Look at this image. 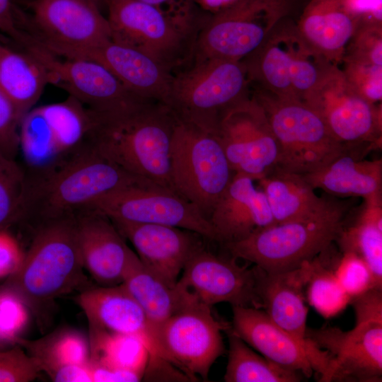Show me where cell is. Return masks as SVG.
<instances>
[{
  "mask_svg": "<svg viewBox=\"0 0 382 382\" xmlns=\"http://www.w3.org/2000/svg\"><path fill=\"white\" fill-rule=\"evenodd\" d=\"M250 84L243 61L194 62L174 74L165 105L179 120L216 133L221 114L250 95Z\"/></svg>",
  "mask_w": 382,
  "mask_h": 382,
  "instance_id": "8992f818",
  "label": "cell"
},
{
  "mask_svg": "<svg viewBox=\"0 0 382 382\" xmlns=\"http://www.w3.org/2000/svg\"><path fill=\"white\" fill-rule=\"evenodd\" d=\"M250 177L235 173L209 216L216 241L225 245L276 224L262 190Z\"/></svg>",
  "mask_w": 382,
  "mask_h": 382,
  "instance_id": "603a6c76",
  "label": "cell"
},
{
  "mask_svg": "<svg viewBox=\"0 0 382 382\" xmlns=\"http://www.w3.org/2000/svg\"><path fill=\"white\" fill-rule=\"evenodd\" d=\"M202 10L211 14L221 12L238 3L241 0H192Z\"/></svg>",
  "mask_w": 382,
  "mask_h": 382,
  "instance_id": "816d5d0a",
  "label": "cell"
},
{
  "mask_svg": "<svg viewBox=\"0 0 382 382\" xmlns=\"http://www.w3.org/2000/svg\"><path fill=\"white\" fill-rule=\"evenodd\" d=\"M323 120L333 137L348 149L381 146V105L361 96L339 66L332 65L302 100Z\"/></svg>",
  "mask_w": 382,
  "mask_h": 382,
  "instance_id": "8fae6325",
  "label": "cell"
},
{
  "mask_svg": "<svg viewBox=\"0 0 382 382\" xmlns=\"http://www.w3.org/2000/svg\"><path fill=\"white\" fill-rule=\"evenodd\" d=\"M0 30L24 45L27 43L28 35H23L15 25L12 0H0Z\"/></svg>",
  "mask_w": 382,
  "mask_h": 382,
  "instance_id": "f907efd6",
  "label": "cell"
},
{
  "mask_svg": "<svg viewBox=\"0 0 382 382\" xmlns=\"http://www.w3.org/2000/svg\"><path fill=\"white\" fill-rule=\"evenodd\" d=\"M232 257H218L201 243L187 260L177 284L208 307L222 302L232 306L262 308L258 267L239 265Z\"/></svg>",
  "mask_w": 382,
  "mask_h": 382,
  "instance_id": "5bb4252c",
  "label": "cell"
},
{
  "mask_svg": "<svg viewBox=\"0 0 382 382\" xmlns=\"http://www.w3.org/2000/svg\"><path fill=\"white\" fill-rule=\"evenodd\" d=\"M228 328L211 308L193 300L153 330L156 357L179 369L190 380H207L224 348L222 330Z\"/></svg>",
  "mask_w": 382,
  "mask_h": 382,
  "instance_id": "30bf717a",
  "label": "cell"
},
{
  "mask_svg": "<svg viewBox=\"0 0 382 382\" xmlns=\"http://www.w3.org/2000/svg\"><path fill=\"white\" fill-rule=\"evenodd\" d=\"M296 18L280 21L262 45L243 59L251 83L277 96L295 98L291 77L306 42Z\"/></svg>",
  "mask_w": 382,
  "mask_h": 382,
  "instance_id": "7402d4cb",
  "label": "cell"
},
{
  "mask_svg": "<svg viewBox=\"0 0 382 382\" xmlns=\"http://www.w3.org/2000/svg\"><path fill=\"white\" fill-rule=\"evenodd\" d=\"M78 243L83 268L102 286L122 283L136 254L105 215L86 210L76 217Z\"/></svg>",
  "mask_w": 382,
  "mask_h": 382,
  "instance_id": "ffe728a7",
  "label": "cell"
},
{
  "mask_svg": "<svg viewBox=\"0 0 382 382\" xmlns=\"http://www.w3.org/2000/svg\"><path fill=\"white\" fill-rule=\"evenodd\" d=\"M91 362L144 376L149 352L138 337L89 328Z\"/></svg>",
  "mask_w": 382,
  "mask_h": 382,
  "instance_id": "d590c367",
  "label": "cell"
},
{
  "mask_svg": "<svg viewBox=\"0 0 382 382\" xmlns=\"http://www.w3.org/2000/svg\"><path fill=\"white\" fill-rule=\"evenodd\" d=\"M360 23L382 24V0H345Z\"/></svg>",
  "mask_w": 382,
  "mask_h": 382,
  "instance_id": "7dc6e473",
  "label": "cell"
},
{
  "mask_svg": "<svg viewBox=\"0 0 382 382\" xmlns=\"http://www.w3.org/2000/svg\"><path fill=\"white\" fill-rule=\"evenodd\" d=\"M349 209V203L335 199L314 215L276 223L224 246L232 257L252 262L267 274L291 271L337 240Z\"/></svg>",
  "mask_w": 382,
  "mask_h": 382,
  "instance_id": "277c9868",
  "label": "cell"
},
{
  "mask_svg": "<svg viewBox=\"0 0 382 382\" xmlns=\"http://www.w3.org/2000/svg\"><path fill=\"white\" fill-rule=\"evenodd\" d=\"M21 346L34 360L40 371L50 376L56 370L69 365H89L88 337L74 328L57 329L36 340L18 337Z\"/></svg>",
  "mask_w": 382,
  "mask_h": 382,
  "instance_id": "4dcf8cb0",
  "label": "cell"
},
{
  "mask_svg": "<svg viewBox=\"0 0 382 382\" xmlns=\"http://www.w3.org/2000/svg\"><path fill=\"white\" fill-rule=\"evenodd\" d=\"M344 57L382 66V24L360 23Z\"/></svg>",
  "mask_w": 382,
  "mask_h": 382,
  "instance_id": "b9f144b4",
  "label": "cell"
},
{
  "mask_svg": "<svg viewBox=\"0 0 382 382\" xmlns=\"http://www.w3.org/2000/svg\"><path fill=\"white\" fill-rule=\"evenodd\" d=\"M306 336L330 357L320 381H381L382 319H356L349 331L307 328Z\"/></svg>",
  "mask_w": 382,
  "mask_h": 382,
  "instance_id": "2e32d148",
  "label": "cell"
},
{
  "mask_svg": "<svg viewBox=\"0 0 382 382\" xmlns=\"http://www.w3.org/2000/svg\"><path fill=\"white\" fill-rule=\"evenodd\" d=\"M88 327L139 337L146 345L149 359L155 358V347L150 323L143 309L122 284L89 286L76 298Z\"/></svg>",
  "mask_w": 382,
  "mask_h": 382,
  "instance_id": "cb8c5ba5",
  "label": "cell"
},
{
  "mask_svg": "<svg viewBox=\"0 0 382 382\" xmlns=\"http://www.w3.org/2000/svg\"><path fill=\"white\" fill-rule=\"evenodd\" d=\"M234 174L216 133L177 118L170 151L174 192L209 219Z\"/></svg>",
  "mask_w": 382,
  "mask_h": 382,
  "instance_id": "ba28073f",
  "label": "cell"
},
{
  "mask_svg": "<svg viewBox=\"0 0 382 382\" xmlns=\"http://www.w3.org/2000/svg\"><path fill=\"white\" fill-rule=\"evenodd\" d=\"M30 314L27 305L16 291L4 284L0 286V347L16 345Z\"/></svg>",
  "mask_w": 382,
  "mask_h": 382,
  "instance_id": "f35d334b",
  "label": "cell"
},
{
  "mask_svg": "<svg viewBox=\"0 0 382 382\" xmlns=\"http://www.w3.org/2000/svg\"><path fill=\"white\" fill-rule=\"evenodd\" d=\"M39 108L52 129L64 161L88 144L96 122L93 111L70 96L64 101Z\"/></svg>",
  "mask_w": 382,
  "mask_h": 382,
  "instance_id": "d6a6232c",
  "label": "cell"
},
{
  "mask_svg": "<svg viewBox=\"0 0 382 382\" xmlns=\"http://www.w3.org/2000/svg\"><path fill=\"white\" fill-rule=\"evenodd\" d=\"M168 12L170 15L192 23H200L204 15L200 13L192 0H138Z\"/></svg>",
  "mask_w": 382,
  "mask_h": 382,
  "instance_id": "bcb514c9",
  "label": "cell"
},
{
  "mask_svg": "<svg viewBox=\"0 0 382 382\" xmlns=\"http://www.w3.org/2000/svg\"><path fill=\"white\" fill-rule=\"evenodd\" d=\"M96 2H97L98 0H94Z\"/></svg>",
  "mask_w": 382,
  "mask_h": 382,
  "instance_id": "f5cc1de1",
  "label": "cell"
},
{
  "mask_svg": "<svg viewBox=\"0 0 382 382\" xmlns=\"http://www.w3.org/2000/svg\"><path fill=\"white\" fill-rule=\"evenodd\" d=\"M366 154L347 149L323 168L302 175L315 190L333 196L382 202V160L364 159Z\"/></svg>",
  "mask_w": 382,
  "mask_h": 382,
  "instance_id": "4316f807",
  "label": "cell"
},
{
  "mask_svg": "<svg viewBox=\"0 0 382 382\" xmlns=\"http://www.w3.org/2000/svg\"><path fill=\"white\" fill-rule=\"evenodd\" d=\"M49 377L55 382H93L90 364L66 366L56 370Z\"/></svg>",
  "mask_w": 382,
  "mask_h": 382,
  "instance_id": "681fc988",
  "label": "cell"
},
{
  "mask_svg": "<svg viewBox=\"0 0 382 382\" xmlns=\"http://www.w3.org/2000/svg\"><path fill=\"white\" fill-rule=\"evenodd\" d=\"M110 221L132 244L142 265L171 287L191 254L202 243L199 234L177 227Z\"/></svg>",
  "mask_w": 382,
  "mask_h": 382,
  "instance_id": "d6986e66",
  "label": "cell"
},
{
  "mask_svg": "<svg viewBox=\"0 0 382 382\" xmlns=\"http://www.w3.org/2000/svg\"><path fill=\"white\" fill-rule=\"evenodd\" d=\"M48 83H51L50 73L34 55L0 45V89L22 117L32 109Z\"/></svg>",
  "mask_w": 382,
  "mask_h": 382,
  "instance_id": "f546056e",
  "label": "cell"
},
{
  "mask_svg": "<svg viewBox=\"0 0 382 382\" xmlns=\"http://www.w3.org/2000/svg\"><path fill=\"white\" fill-rule=\"evenodd\" d=\"M329 248L306 262V299L325 318L337 316L351 302L350 296L335 275V265L332 268L328 261Z\"/></svg>",
  "mask_w": 382,
  "mask_h": 382,
  "instance_id": "8d00e7d4",
  "label": "cell"
},
{
  "mask_svg": "<svg viewBox=\"0 0 382 382\" xmlns=\"http://www.w3.org/2000/svg\"><path fill=\"white\" fill-rule=\"evenodd\" d=\"M216 134L235 173L257 181L277 167L278 142L264 109L251 94L221 114Z\"/></svg>",
  "mask_w": 382,
  "mask_h": 382,
  "instance_id": "7c38bea8",
  "label": "cell"
},
{
  "mask_svg": "<svg viewBox=\"0 0 382 382\" xmlns=\"http://www.w3.org/2000/svg\"><path fill=\"white\" fill-rule=\"evenodd\" d=\"M342 252H351L368 266L375 288H382V202H364L356 221L345 224L337 238Z\"/></svg>",
  "mask_w": 382,
  "mask_h": 382,
  "instance_id": "1f68e13d",
  "label": "cell"
},
{
  "mask_svg": "<svg viewBox=\"0 0 382 382\" xmlns=\"http://www.w3.org/2000/svg\"><path fill=\"white\" fill-rule=\"evenodd\" d=\"M27 50L46 67L51 83L64 88L94 112H115L144 100L129 92L108 69L95 60L65 57L62 60L37 42Z\"/></svg>",
  "mask_w": 382,
  "mask_h": 382,
  "instance_id": "e0dca14e",
  "label": "cell"
},
{
  "mask_svg": "<svg viewBox=\"0 0 382 382\" xmlns=\"http://www.w3.org/2000/svg\"><path fill=\"white\" fill-rule=\"evenodd\" d=\"M111 39L153 57L171 71L192 62L203 23L176 18L138 0H105Z\"/></svg>",
  "mask_w": 382,
  "mask_h": 382,
  "instance_id": "9c48e42d",
  "label": "cell"
},
{
  "mask_svg": "<svg viewBox=\"0 0 382 382\" xmlns=\"http://www.w3.org/2000/svg\"><path fill=\"white\" fill-rule=\"evenodd\" d=\"M345 77L352 87L364 99L373 104L382 100V66L344 57Z\"/></svg>",
  "mask_w": 382,
  "mask_h": 382,
  "instance_id": "ab89813d",
  "label": "cell"
},
{
  "mask_svg": "<svg viewBox=\"0 0 382 382\" xmlns=\"http://www.w3.org/2000/svg\"><path fill=\"white\" fill-rule=\"evenodd\" d=\"M32 8L40 36L33 37L57 56L70 58L111 39L94 0H36Z\"/></svg>",
  "mask_w": 382,
  "mask_h": 382,
  "instance_id": "9a60e30c",
  "label": "cell"
},
{
  "mask_svg": "<svg viewBox=\"0 0 382 382\" xmlns=\"http://www.w3.org/2000/svg\"><path fill=\"white\" fill-rule=\"evenodd\" d=\"M251 95L264 109L278 142V168L306 174L323 168L348 149L303 100L281 97L255 86Z\"/></svg>",
  "mask_w": 382,
  "mask_h": 382,
  "instance_id": "52a82bcc",
  "label": "cell"
},
{
  "mask_svg": "<svg viewBox=\"0 0 382 382\" xmlns=\"http://www.w3.org/2000/svg\"><path fill=\"white\" fill-rule=\"evenodd\" d=\"M308 0H241L209 14L200 28L192 62L209 59L242 61L265 41L274 26L298 18Z\"/></svg>",
  "mask_w": 382,
  "mask_h": 382,
  "instance_id": "5b68a950",
  "label": "cell"
},
{
  "mask_svg": "<svg viewBox=\"0 0 382 382\" xmlns=\"http://www.w3.org/2000/svg\"><path fill=\"white\" fill-rule=\"evenodd\" d=\"M149 183H154L127 172L88 144L54 170L26 180L23 221L37 226L75 216L111 192Z\"/></svg>",
  "mask_w": 382,
  "mask_h": 382,
  "instance_id": "3957f363",
  "label": "cell"
},
{
  "mask_svg": "<svg viewBox=\"0 0 382 382\" xmlns=\"http://www.w3.org/2000/svg\"><path fill=\"white\" fill-rule=\"evenodd\" d=\"M76 217L37 226L20 267L3 284L22 298L42 332L52 323L58 299L89 287L78 243Z\"/></svg>",
  "mask_w": 382,
  "mask_h": 382,
  "instance_id": "7a4b0ae2",
  "label": "cell"
},
{
  "mask_svg": "<svg viewBox=\"0 0 382 382\" xmlns=\"http://www.w3.org/2000/svg\"><path fill=\"white\" fill-rule=\"evenodd\" d=\"M93 382H135L143 376L133 371L90 362Z\"/></svg>",
  "mask_w": 382,
  "mask_h": 382,
  "instance_id": "c3c4849f",
  "label": "cell"
},
{
  "mask_svg": "<svg viewBox=\"0 0 382 382\" xmlns=\"http://www.w3.org/2000/svg\"><path fill=\"white\" fill-rule=\"evenodd\" d=\"M359 23L345 0H308L296 20L301 36L336 66Z\"/></svg>",
  "mask_w": 382,
  "mask_h": 382,
  "instance_id": "484cf974",
  "label": "cell"
},
{
  "mask_svg": "<svg viewBox=\"0 0 382 382\" xmlns=\"http://www.w3.org/2000/svg\"><path fill=\"white\" fill-rule=\"evenodd\" d=\"M306 279L305 262L285 272L267 274L263 271L260 296L262 309L302 345L313 371L321 379L327 371L330 357L327 351L318 347L306 336L308 308L304 289Z\"/></svg>",
  "mask_w": 382,
  "mask_h": 382,
  "instance_id": "ac0fdd59",
  "label": "cell"
},
{
  "mask_svg": "<svg viewBox=\"0 0 382 382\" xmlns=\"http://www.w3.org/2000/svg\"><path fill=\"white\" fill-rule=\"evenodd\" d=\"M25 163L34 172L33 178L42 176L64 163L52 129L40 108L26 112L19 127V151Z\"/></svg>",
  "mask_w": 382,
  "mask_h": 382,
  "instance_id": "836d02e7",
  "label": "cell"
},
{
  "mask_svg": "<svg viewBox=\"0 0 382 382\" xmlns=\"http://www.w3.org/2000/svg\"><path fill=\"white\" fill-rule=\"evenodd\" d=\"M231 328L261 355L286 369L310 378L312 365L302 345L279 327L262 308L232 306Z\"/></svg>",
  "mask_w": 382,
  "mask_h": 382,
  "instance_id": "d4e9b609",
  "label": "cell"
},
{
  "mask_svg": "<svg viewBox=\"0 0 382 382\" xmlns=\"http://www.w3.org/2000/svg\"><path fill=\"white\" fill-rule=\"evenodd\" d=\"M26 175L13 159L0 153V230L23 221Z\"/></svg>",
  "mask_w": 382,
  "mask_h": 382,
  "instance_id": "74e56055",
  "label": "cell"
},
{
  "mask_svg": "<svg viewBox=\"0 0 382 382\" xmlns=\"http://www.w3.org/2000/svg\"><path fill=\"white\" fill-rule=\"evenodd\" d=\"M23 256L24 253L16 238L8 230H0V279L15 273Z\"/></svg>",
  "mask_w": 382,
  "mask_h": 382,
  "instance_id": "f6af8a7d",
  "label": "cell"
},
{
  "mask_svg": "<svg viewBox=\"0 0 382 382\" xmlns=\"http://www.w3.org/2000/svg\"><path fill=\"white\" fill-rule=\"evenodd\" d=\"M257 182L276 223L311 216L328 208L335 199L318 196L302 175L278 167Z\"/></svg>",
  "mask_w": 382,
  "mask_h": 382,
  "instance_id": "83f0119b",
  "label": "cell"
},
{
  "mask_svg": "<svg viewBox=\"0 0 382 382\" xmlns=\"http://www.w3.org/2000/svg\"><path fill=\"white\" fill-rule=\"evenodd\" d=\"M334 271L351 300L370 289L375 288L371 272L365 262L356 254L342 252Z\"/></svg>",
  "mask_w": 382,
  "mask_h": 382,
  "instance_id": "60d3db41",
  "label": "cell"
},
{
  "mask_svg": "<svg viewBox=\"0 0 382 382\" xmlns=\"http://www.w3.org/2000/svg\"><path fill=\"white\" fill-rule=\"evenodd\" d=\"M41 373L34 360L19 345L0 350V382H28Z\"/></svg>",
  "mask_w": 382,
  "mask_h": 382,
  "instance_id": "7bdbcfd3",
  "label": "cell"
},
{
  "mask_svg": "<svg viewBox=\"0 0 382 382\" xmlns=\"http://www.w3.org/2000/svg\"><path fill=\"white\" fill-rule=\"evenodd\" d=\"M70 58H86L102 64L140 98L163 104L168 100L174 73L137 49L110 39Z\"/></svg>",
  "mask_w": 382,
  "mask_h": 382,
  "instance_id": "44dd1931",
  "label": "cell"
},
{
  "mask_svg": "<svg viewBox=\"0 0 382 382\" xmlns=\"http://www.w3.org/2000/svg\"><path fill=\"white\" fill-rule=\"evenodd\" d=\"M226 382H296L299 372L286 369L254 352L231 328Z\"/></svg>",
  "mask_w": 382,
  "mask_h": 382,
  "instance_id": "e575fe53",
  "label": "cell"
},
{
  "mask_svg": "<svg viewBox=\"0 0 382 382\" xmlns=\"http://www.w3.org/2000/svg\"><path fill=\"white\" fill-rule=\"evenodd\" d=\"M88 210L110 220L177 227L216 241L209 219L176 192L154 183L132 185L102 197Z\"/></svg>",
  "mask_w": 382,
  "mask_h": 382,
  "instance_id": "4fadbf2b",
  "label": "cell"
},
{
  "mask_svg": "<svg viewBox=\"0 0 382 382\" xmlns=\"http://www.w3.org/2000/svg\"><path fill=\"white\" fill-rule=\"evenodd\" d=\"M143 309L154 329L195 299L177 283L174 287L147 270L137 254L122 283Z\"/></svg>",
  "mask_w": 382,
  "mask_h": 382,
  "instance_id": "f1b7e54d",
  "label": "cell"
},
{
  "mask_svg": "<svg viewBox=\"0 0 382 382\" xmlns=\"http://www.w3.org/2000/svg\"><path fill=\"white\" fill-rule=\"evenodd\" d=\"M94 112L90 146L127 172L173 191L170 151L177 117L167 105L143 100L118 111Z\"/></svg>",
  "mask_w": 382,
  "mask_h": 382,
  "instance_id": "6da1fadb",
  "label": "cell"
},
{
  "mask_svg": "<svg viewBox=\"0 0 382 382\" xmlns=\"http://www.w3.org/2000/svg\"><path fill=\"white\" fill-rule=\"evenodd\" d=\"M22 116L12 100L0 89V153L14 160L19 151Z\"/></svg>",
  "mask_w": 382,
  "mask_h": 382,
  "instance_id": "ee69618b",
  "label": "cell"
}]
</instances>
